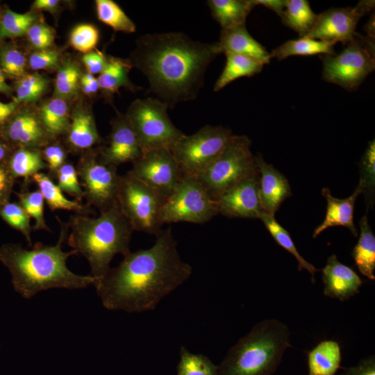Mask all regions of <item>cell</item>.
I'll list each match as a JSON object with an SVG mask.
<instances>
[{
  "label": "cell",
  "mask_w": 375,
  "mask_h": 375,
  "mask_svg": "<svg viewBox=\"0 0 375 375\" xmlns=\"http://www.w3.org/2000/svg\"><path fill=\"white\" fill-rule=\"evenodd\" d=\"M360 176L358 184L365 194L367 206L374 204L375 189V142H369L360 164Z\"/></svg>",
  "instance_id": "cell-39"
},
{
  "label": "cell",
  "mask_w": 375,
  "mask_h": 375,
  "mask_svg": "<svg viewBox=\"0 0 375 375\" xmlns=\"http://www.w3.org/2000/svg\"><path fill=\"white\" fill-rule=\"evenodd\" d=\"M360 236L351 251V256L360 273L371 281L375 275V236L368 223L367 215L359 222Z\"/></svg>",
  "instance_id": "cell-26"
},
{
  "label": "cell",
  "mask_w": 375,
  "mask_h": 375,
  "mask_svg": "<svg viewBox=\"0 0 375 375\" xmlns=\"http://www.w3.org/2000/svg\"><path fill=\"white\" fill-rule=\"evenodd\" d=\"M97 217L76 214L67 222L70 233L67 243L88 261L90 275L97 280L110 269L117 254L125 256L134 231L117 204L99 212Z\"/></svg>",
  "instance_id": "cell-4"
},
{
  "label": "cell",
  "mask_w": 375,
  "mask_h": 375,
  "mask_svg": "<svg viewBox=\"0 0 375 375\" xmlns=\"http://www.w3.org/2000/svg\"><path fill=\"white\" fill-rule=\"evenodd\" d=\"M259 219L276 243L295 257L298 262L299 271L306 269L311 275L312 282L315 283V274L318 269L301 256L288 231L276 220L274 217L263 213Z\"/></svg>",
  "instance_id": "cell-33"
},
{
  "label": "cell",
  "mask_w": 375,
  "mask_h": 375,
  "mask_svg": "<svg viewBox=\"0 0 375 375\" xmlns=\"http://www.w3.org/2000/svg\"><path fill=\"white\" fill-rule=\"evenodd\" d=\"M225 55L226 65L214 85L215 92H218L237 78L250 77L260 73L264 65L244 56L235 53H225Z\"/></svg>",
  "instance_id": "cell-31"
},
{
  "label": "cell",
  "mask_w": 375,
  "mask_h": 375,
  "mask_svg": "<svg viewBox=\"0 0 375 375\" xmlns=\"http://www.w3.org/2000/svg\"><path fill=\"white\" fill-rule=\"evenodd\" d=\"M258 169L221 194L215 201L218 214L231 218H260L264 213L259 197Z\"/></svg>",
  "instance_id": "cell-15"
},
{
  "label": "cell",
  "mask_w": 375,
  "mask_h": 375,
  "mask_svg": "<svg viewBox=\"0 0 375 375\" xmlns=\"http://www.w3.org/2000/svg\"><path fill=\"white\" fill-rule=\"evenodd\" d=\"M0 92L6 94H10L12 90L9 85L6 83L4 73L0 67Z\"/></svg>",
  "instance_id": "cell-55"
},
{
  "label": "cell",
  "mask_w": 375,
  "mask_h": 375,
  "mask_svg": "<svg viewBox=\"0 0 375 375\" xmlns=\"http://www.w3.org/2000/svg\"><path fill=\"white\" fill-rule=\"evenodd\" d=\"M254 6L260 5L269 8L281 17L286 4V0H251Z\"/></svg>",
  "instance_id": "cell-51"
},
{
  "label": "cell",
  "mask_w": 375,
  "mask_h": 375,
  "mask_svg": "<svg viewBox=\"0 0 375 375\" xmlns=\"http://www.w3.org/2000/svg\"><path fill=\"white\" fill-rule=\"evenodd\" d=\"M60 61L58 51L51 49L36 50L28 57V64L33 70L49 69L56 67Z\"/></svg>",
  "instance_id": "cell-47"
},
{
  "label": "cell",
  "mask_w": 375,
  "mask_h": 375,
  "mask_svg": "<svg viewBox=\"0 0 375 375\" xmlns=\"http://www.w3.org/2000/svg\"><path fill=\"white\" fill-rule=\"evenodd\" d=\"M76 169L87 205L101 212L117 204L121 176L117 167L101 160L97 150L83 154Z\"/></svg>",
  "instance_id": "cell-12"
},
{
  "label": "cell",
  "mask_w": 375,
  "mask_h": 375,
  "mask_svg": "<svg viewBox=\"0 0 375 375\" xmlns=\"http://www.w3.org/2000/svg\"><path fill=\"white\" fill-rule=\"evenodd\" d=\"M0 349H1V343H0Z\"/></svg>",
  "instance_id": "cell-58"
},
{
  "label": "cell",
  "mask_w": 375,
  "mask_h": 375,
  "mask_svg": "<svg viewBox=\"0 0 375 375\" xmlns=\"http://www.w3.org/2000/svg\"><path fill=\"white\" fill-rule=\"evenodd\" d=\"M290 347V331L283 322H258L228 351L219 375H272Z\"/></svg>",
  "instance_id": "cell-5"
},
{
  "label": "cell",
  "mask_w": 375,
  "mask_h": 375,
  "mask_svg": "<svg viewBox=\"0 0 375 375\" xmlns=\"http://www.w3.org/2000/svg\"><path fill=\"white\" fill-rule=\"evenodd\" d=\"M365 31L367 37L374 39V15H372L369 22L365 25Z\"/></svg>",
  "instance_id": "cell-56"
},
{
  "label": "cell",
  "mask_w": 375,
  "mask_h": 375,
  "mask_svg": "<svg viewBox=\"0 0 375 375\" xmlns=\"http://www.w3.org/2000/svg\"><path fill=\"white\" fill-rule=\"evenodd\" d=\"M6 136L18 148L42 149L53 139L43 126L38 112L25 109L17 113L6 128Z\"/></svg>",
  "instance_id": "cell-18"
},
{
  "label": "cell",
  "mask_w": 375,
  "mask_h": 375,
  "mask_svg": "<svg viewBox=\"0 0 375 375\" xmlns=\"http://www.w3.org/2000/svg\"><path fill=\"white\" fill-rule=\"evenodd\" d=\"M19 204L24 209L28 215L33 218L35 224L33 230H44L51 232V229L46 224L44 216V199L41 192L38 190L24 191L17 194Z\"/></svg>",
  "instance_id": "cell-41"
},
{
  "label": "cell",
  "mask_w": 375,
  "mask_h": 375,
  "mask_svg": "<svg viewBox=\"0 0 375 375\" xmlns=\"http://www.w3.org/2000/svg\"><path fill=\"white\" fill-rule=\"evenodd\" d=\"M132 68L130 61L112 57H107L106 65L97 79L99 89L108 95L113 94L124 87L132 90H138L128 78V72Z\"/></svg>",
  "instance_id": "cell-28"
},
{
  "label": "cell",
  "mask_w": 375,
  "mask_h": 375,
  "mask_svg": "<svg viewBox=\"0 0 375 375\" xmlns=\"http://www.w3.org/2000/svg\"><path fill=\"white\" fill-rule=\"evenodd\" d=\"M56 217L60 227L56 244L38 242L30 250L19 244H6L0 247V262L10 273L13 289L26 299L49 289H83L94 285L97 280L91 275H78L68 269L67 259L78 253L73 249L62 251L69 225Z\"/></svg>",
  "instance_id": "cell-3"
},
{
  "label": "cell",
  "mask_w": 375,
  "mask_h": 375,
  "mask_svg": "<svg viewBox=\"0 0 375 375\" xmlns=\"http://www.w3.org/2000/svg\"><path fill=\"white\" fill-rule=\"evenodd\" d=\"M26 35L31 45L36 50L50 49L54 41L53 29L42 22H35Z\"/></svg>",
  "instance_id": "cell-45"
},
{
  "label": "cell",
  "mask_w": 375,
  "mask_h": 375,
  "mask_svg": "<svg viewBox=\"0 0 375 375\" xmlns=\"http://www.w3.org/2000/svg\"><path fill=\"white\" fill-rule=\"evenodd\" d=\"M374 2L363 0L354 7L330 8L318 15L315 26L304 37L344 45L353 38L359 19L372 10Z\"/></svg>",
  "instance_id": "cell-14"
},
{
  "label": "cell",
  "mask_w": 375,
  "mask_h": 375,
  "mask_svg": "<svg viewBox=\"0 0 375 375\" xmlns=\"http://www.w3.org/2000/svg\"><path fill=\"white\" fill-rule=\"evenodd\" d=\"M220 53L217 42L194 40L181 32L147 33L138 40L130 62L147 77L149 92L169 108L197 97Z\"/></svg>",
  "instance_id": "cell-2"
},
{
  "label": "cell",
  "mask_w": 375,
  "mask_h": 375,
  "mask_svg": "<svg viewBox=\"0 0 375 375\" xmlns=\"http://www.w3.org/2000/svg\"><path fill=\"white\" fill-rule=\"evenodd\" d=\"M9 149L4 144L0 142V165H5V161L9 154Z\"/></svg>",
  "instance_id": "cell-57"
},
{
  "label": "cell",
  "mask_w": 375,
  "mask_h": 375,
  "mask_svg": "<svg viewBox=\"0 0 375 375\" xmlns=\"http://www.w3.org/2000/svg\"><path fill=\"white\" fill-rule=\"evenodd\" d=\"M218 215L215 201L198 179L183 175L162 207V223L203 224Z\"/></svg>",
  "instance_id": "cell-11"
},
{
  "label": "cell",
  "mask_w": 375,
  "mask_h": 375,
  "mask_svg": "<svg viewBox=\"0 0 375 375\" xmlns=\"http://www.w3.org/2000/svg\"><path fill=\"white\" fill-rule=\"evenodd\" d=\"M169 107L156 97L138 99L125 115L135 133L142 153L149 150H172L185 134L169 117Z\"/></svg>",
  "instance_id": "cell-7"
},
{
  "label": "cell",
  "mask_w": 375,
  "mask_h": 375,
  "mask_svg": "<svg viewBox=\"0 0 375 375\" xmlns=\"http://www.w3.org/2000/svg\"><path fill=\"white\" fill-rule=\"evenodd\" d=\"M176 375H219V367L205 355L191 353L181 347Z\"/></svg>",
  "instance_id": "cell-35"
},
{
  "label": "cell",
  "mask_w": 375,
  "mask_h": 375,
  "mask_svg": "<svg viewBox=\"0 0 375 375\" xmlns=\"http://www.w3.org/2000/svg\"><path fill=\"white\" fill-rule=\"evenodd\" d=\"M362 193L358 184L353 194L346 199H338L332 196L328 188L322 190V194L327 201L325 218L314 230L312 237L315 238L324 230L333 226L347 227L351 233L358 236V230L353 223V210L358 197Z\"/></svg>",
  "instance_id": "cell-20"
},
{
  "label": "cell",
  "mask_w": 375,
  "mask_h": 375,
  "mask_svg": "<svg viewBox=\"0 0 375 375\" xmlns=\"http://www.w3.org/2000/svg\"><path fill=\"white\" fill-rule=\"evenodd\" d=\"M334 45L328 42L300 37L283 43L269 54L271 58L278 60H283L291 56L331 55L335 53Z\"/></svg>",
  "instance_id": "cell-30"
},
{
  "label": "cell",
  "mask_w": 375,
  "mask_h": 375,
  "mask_svg": "<svg viewBox=\"0 0 375 375\" xmlns=\"http://www.w3.org/2000/svg\"><path fill=\"white\" fill-rule=\"evenodd\" d=\"M99 31L94 25L81 24L72 29L69 42L75 49L86 53L93 51L99 42Z\"/></svg>",
  "instance_id": "cell-43"
},
{
  "label": "cell",
  "mask_w": 375,
  "mask_h": 375,
  "mask_svg": "<svg viewBox=\"0 0 375 375\" xmlns=\"http://www.w3.org/2000/svg\"><path fill=\"white\" fill-rule=\"evenodd\" d=\"M318 15L315 14L306 0H286L281 17L282 22L297 32L300 37L306 36L315 26Z\"/></svg>",
  "instance_id": "cell-32"
},
{
  "label": "cell",
  "mask_w": 375,
  "mask_h": 375,
  "mask_svg": "<svg viewBox=\"0 0 375 375\" xmlns=\"http://www.w3.org/2000/svg\"><path fill=\"white\" fill-rule=\"evenodd\" d=\"M10 173L15 178L32 181V177L41 170L47 169L41 149L20 147L10 156L6 165Z\"/></svg>",
  "instance_id": "cell-29"
},
{
  "label": "cell",
  "mask_w": 375,
  "mask_h": 375,
  "mask_svg": "<svg viewBox=\"0 0 375 375\" xmlns=\"http://www.w3.org/2000/svg\"><path fill=\"white\" fill-rule=\"evenodd\" d=\"M341 360L340 344L333 340H322L308 353V375H335Z\"/></svg>",
  "instance_id": "cell-23"
},
{
  "label": "cell",
  "mask_w": 375,
  "mask_h": 375,
  "mask_svg": "<svg viewBox=\"0 0 375 375\" xmlns=\"http://www.w3.org/2000/svg\"><path fill=\"white\" fill-rule=\"evenodd\" d=\"M38 114L52 139L65 135L71 117L67 100L58 97L47 100L40 106Z\"/></svg>",
  "instance_id": "cell-27"
},
{
  "label": "cell",
  "mask_w": 375,
  "mask_h": 375,
  "mask_svg": "<svg viewBox=\"0 0 375 375\" xmlns=\"http://www.w3.org/2000/svg\"><path fill=\"white\" fill-rule=\"evenodd\" d=\"M65 135L68 147L74 152L86 153L92 151L94 147L102 143L92 112L83 108L73 110Z\"/></svg>",
  "instance_id": "cell-21"
},
{
  "label": "cell",
  "mask_w": 375,
  "mask_h": 375,
  "mask_svg": "<svg viewBox=\"0 0 375 375\" xmlns=\"http://www.w3.org/2000/svg\"><path fill=\"white\" fill-rule=\"evenodd\" d=\"M97 152L103 161L117 167L141 158L142 149L125 115H119L112 119L108 141Z\"/></svg>",
  "instance_id": "cell-16"
},
{
  "label": "cell",
  "mask_w": 375,
  "mask_h": 375,
  "mask_svg": "<svg viewBox=\"0 0 375 375\" xmlns=\"http://www.w3.org/2000/svg\"><path fill=\"white\" fill-rule=\"evenodd\" d=\"M324 294L346 301L359 292L363 281L351 267L340 262L335 254L330 256L322 269Z\"/></svg>",
  "instance_id": "cell-19"
},
{
  "label": "cell",
  "mask_w": 375,
  "mask_h": 375,
  "mask_svg": "<svg viewBox=\"0 0 375 375\" xmlns=\"http://www.w3.org/2000/svg\"><path fill=\"white\" fill-rule=\"evenodd\" d=\"M18 103L12 101L5 103L0 101V126L6 124L15 112Z\"/></svg>",
  "instance_id": "cell-52"
},
{
  "label": "cell",
  "mask_w": 375,
  "mask_h": 375,
  "mask_svg": "<svg viewBox=\"0 0 375 375\" xmlns=\"http://www.w3.org/2000/svg\"><path fill=\"white\" fill-rule=\"evenodd\" d=\"M27 61L17 49L8 47L0 52V67L4 74L17 78L26 75Z\"/></svg>",
  "instance_id": "cell-44"
},
{
  "label": "cell",
  "mask_w": 375,
  "mask_h": 375,
  "mask_svg": "<svg viewBox=\"0 0 375 375\" xmlns=\"http://www.w3.org/2000/svg\"><path fill=\"white\" fill-rule=\"evenodd\" d=\"M192 272V267L181 258L172 229L168 227L156 235L150 248L124 256L94 286L106 309L141 312L153 310Z\"/></svg>",
  "instance_id": "cell-1"
},
{
  "label": "cell",
  "mask_w": 375,
  "mask_h": 375,
  "mask_svg": "<svg viewBox=\"0 0 375 375\" xmlns=\"http://www.w3.org/2000/svg\"><path fill=\"white\" fill-rule=\"evenodd\" d=\"M32 181L37 184L44 201L51 211L65 210L84 215H88L92 212L90 206L76 199H68L49 174L38 172L32 177Z\"/></svg>",
  "instance_id": "cell-24"
},
{
  "label": "cell",
  "mask_w": 375,
  "mask_h": 375,
  "mask_svg": "<svg viewBox=\"0 0 375 375\" xmlns=\"http://www.w3.org/2000/svg\"><path fill=\"white\" fill-rule=\"evenodd\" d=\"M341 375H375V357L369 356L356 365L344 369Z\"/></svg>",
  "instance_id": "cell-50"
},
{
  "label": "cell",
  "mask_w": 375,
  "mask_h": 375,
  "mask_svg": "<svg viewBox=\"0 0 375 375\" xmlns=\"http://www.w3.org/2000/svg\"><path fill=\"white\" fill-rule=\"evenodd\" d=\"M58 4V0H36L33 3V8L35 10L53 12Z\"/></svg>",
  "instance_id": "cell-53"
},
{
  "label": "cell",
  "mask_w": 375,
  "mask_h": 375,
  "mask_svg": "<svg viewBox=\"0 0 375 375\" xmlns=\"http://www.w3.org/2000/svg\"><path fill=\"white\" fill-rule=\"evenodd\" d=\"M95 4L97 17L102 23L115 31L127 33L135 31V23L117 3L112 0H97Z\"/></svg>",
  "instance_id": "cell-34"
},
{
  "label": "cell",
  "mask_w": 375,
  "mask_h": 375,
  "mask_svg": "<svg viewBox=\"0 0 375 375\" xmlns=\"http://www.w3.org/2000/svg\"><path fill=\"white\" fill-rule=\"evenodd\" d=\"M232 135L228 128L206 125L194 134L185 135L171 151L183 174L196 176L222 153Z\"/></svg>",
  "instance_id": "cell-10"
},
{
  "label": "cell",
  "mask_w": 375,
  "mask_h": 375,
  "mask_svg": "<svg viewBox=\"0 0 375 375\" xmlns=\"http://www.w3.org/2000/svg\"><path fill=\"white\" fill-rule=\"evenodd\" d=\"M35 20L36 15L32 12L18 13L6 9L0 21V39L17 38L26 34Z\"/></svg>",
  "instance_id": "cell-38"
},
{
  "label": "cell",
  "mask_w": 375,
  "mask_h": 375,
  "mask_svg": "<svg viewBox=\"0 0 375 375\" xmlns=\"http://www.w3.org/2000/svg\"><path fill=\"white\" fill-rule=\"evenodd\" d=\"M217 43L221 53L244 56L262 65L270 62L269 53L249 34L245 25L222 29Z\"/></svg>",
  "instance_id": "cell-22"
},
{
  "label": "cell",
  "mask_w": 375,
  "mask_h": 375,
  "mask_svg": "<svg viewBox=\"0 0 375 375\" xmlns=\"http://www.w3.org/2000/svg\"><path fill=\"white\" fill-rule=\"evenodd\" d=\"M49 85V79L42 74H26L20 78L16 85V97L14 100L17 103L35 102L47 92Z\"/></svg>",
  "instance_id": "cell-37"
},
{
  "label": "cell",
  "mask_w": 375,
  "mask_h": 375,
  "mask_svg": "<svg viewBox=\"0 0 375 375\" xmlns=\"http://www.w3.org/2000/svg\"><path fill=\"white\" fill-rule=\"evenodd\" d=\"M107 57L99 51H92L84 53L82 62L86 67L88 72L92 74H100L106 63Z\"/></svg>",
  "instance_id": "cell-48"
},
{
  "label": "cell",
  "mask_w": 375,
  "mask_h": 375,
  "mask_svg": "<svg viewBox=\"0 0 375 375\" xmlns=\"http://www.w3.org/2000/svg\"><path fill=\"white\" fill-rule=\"evenodd\" d=\"M207 4L222 29L245 25L248 15L255 7L251 0H208Z\"/></svg>",
  "instance_id": "cell-25"
},
{
  "label": "cell",
  "mask_w": 375,
  "mask_h": 375,
  "mask_svg": "<svg viewBox=\"0 0 375 375\" xmlns=\"http://www.w3.org/2000/svg\"><path fill=\"white\" fill-rule=\"evenodd\" d=\"M339 53L320 56L322 77L348 90L358 87L375 69L374 39L356 32Z\"/></svg>",
  "instance_id": "cell-8"
},
{
  "label": "cell",
  "mask_w": 375,
  "mask_h": 375,
  "mask_svg": "<svg viewBox=\"0 0 375 375\" xmlns=\"http://www.w3.org/2000/svg\"><path fill=\"white\" fill-rule=\"evenodd\" d=\"M81 78L90 85L94 94L98 92L99 90V82L97 78H96L94 75L87 72L81 75Z\"/></svg>",
  "instance_id": "cell-54"
},
{
  "label": "cell",
  "mask_w": 375,
  "mask_h": 375,
  "mask_svg": "<svg viewBox=\"0 0 375 375\" xmlns=\"http://www.w3.org/2000/svg\"><path fill=\"white\" fill-rule=\"evenodd\" d=\"M41 153L51 178L56 171L67 162V151L57 142H50L41 149Z\"/></svg>",
  "instance_id": "cell-46"
},
{
  "label": "cell",
  "mask_w": 375,
  "mask_h": 375,
  "mask_svg": "<svg viewBox=\"0 0 375 375\" xmlns=\"http://www.w3.org/2000/svg\"><path fill=\"white\" fill-rule=\"evenodd\" d=\"M127 175L153 189L167 199L183 176L172 151L158 149L144 152Z\"/></svg>",
  "instance_id": "cell-13"
},
{
  "label": "cell",
  "mask_w": 375,
  "mask_h": 375,
  "mask_svg": "<svg viewBox=\"0 0 375 375\" xmlns=\"http://www.w3.org/2000/svg\"><path fill=\"white\" fill-rule=\"evenodd\" d=\"M165 198L142 182L121 176L117 203L133 231L157 235L162 230L160 213Z\"/></svg>",
  "instance_id": "cell-9"
},
{
  "label": "cell",
  "mask_w": 375,
  "mask_h": 375,
  "mask_svg": "<svg viewBox=\"0 0 375 375\" xmlns=\"http://www.w3.org/2000/svg\"><path fill=\"white\" fill-rule=\"evenodd\" d=\"M14 180L6 165H0V206L8 202Z\"/></svg>",
  "instance_id": "cell-49"
},
{
  "label": "cell",
  "mask_w": 375,
  "mask_h": 375,
  "mask_svg": "<svg viewBox=\"0 0 375 375\" xmlns=\"http://www.w3.org/2000/svg\"><path fill=\"white\" fill-rule=\"evenodd\" d=\"M259 174L258 191L261 206L265 214L274 217L282 203L292 195L286 177L261 155L255 156Z\"/></svg>",
  "instance_id": "cell-17"
},
{
  "label": "cell",
  "mask_w": 375,
  "mask_h": 375,
  "mask_svg": "<svg viewBox=\"0 0 375 375\" xmlns=\"http://www.w3.org/2000/svg\"><path fill=\"white\" fill-rule=\"evenodd\" d=\"M251 144L247 136L233 135L222 153L195 176L213 200L258 171Z\"/></svg>",
  "instance_id": "cell-6"
},
{
  "label": "cell",
  "mask_w": 375,
  "mask_h": 375,
  "mask_svg": "<svg viewBox=\"0 0 375 375\" xmlns=\"http://www.w3.org/2000/svg\"><path fill=\"white\" fill-rule=\"evenodd\" d=\"M81 74L78 66L67 62L59 69L55 80V97L65 100L74 99L78 94Z\"/></svg>",
  "instance_id": "cell-36"
},
{
  "label": "cell",
  "mask_w": 375,
  "mask_h": 375,
  "mask_svg": "<svg viewBox=\"0 0 375 375\" xmlns=\"http://www.w3.org/2000/svg\"><path fill=\"white\" fill-rule=\"evenodd\" d=\"M0 216L10 226L21 232L29 247L32 246L31 217L22 206L15 202H7L0 206Z\"/></svg>",
  "instance_id": "cell-40"
},
{
  "label": "cell",
  "mask_w": 375,
  "mask_h": 375,
  "mask_svg": "<svg viewBox=\"0 0 375 375\" xmlns=\"http://www.w3.org/2000/svg\"><path fill=\"white\" fill-rule=\"evenodd\" d=\"M56 179V185L63 192L81 201L84 198L76 167L67 162L61 166L53 176Z\"/></svg>",
  "instance_id": "cell-42"
}]
</instances>
